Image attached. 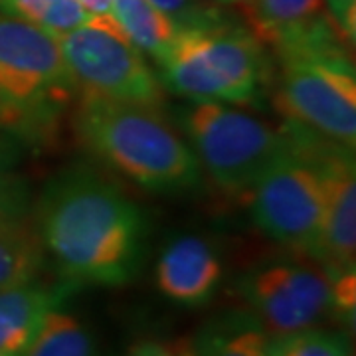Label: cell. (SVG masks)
<instances>
[{
	"mask_svg": "<svg viewBox=\"0 0 356 356\" xmlns=\"http://www.w3.org/2000/svg\"><path fill=\"white\" fill-rule=\"evenodd\" d=\"M214 2H218L220 6H238V8H245L248 6V2L250 0H214Z\"/></svg>",
	"mask_w": 356,
	"mask_h": 356,
	"instance_id": "26",
	"label": "cell"
},
{
	"mask_svg": "<svg viewBox=\"0 0 356 356\" xmlns=\"http://www.w3.org/2000/svg\"><path fill=\"white\" fill-rule=\"evenodd\" d=\"M74 283L48 287L30 281L0 291V356H20L46 313L62 303Z\"/></svg>",
	"mask_w": 356,
	"mask_h": 356,
	"instance_id": "11",
	"label": "cell"
},
{
	"mask_svg": "<svg viewBox=\"0 0 356 356\" xmlns=\"http://www.w3.org/2000/svg\"><path fill=\"white\" fill-rule=\"evenodd\" d=\"M74 91L60 40L26 20L0 14V97L30 121L65 105Z\"/></svg>",
	"mask_w": 356,
	"mask_h": 356,
	"instance_id": "8",
	"label": "cell"
},
{
	"mask_svg": "<svg viewBox=\"0 0 356 356\" xmlns=\"http://www.w3.org/2000/svg\"><path fill=\"white\" fill-rule=\"evenodd\" d=\"M20 356H99V353L86 325L58 305L42 318Z\"/></svg>",
	"mask_w": 356,
	"mask_h": 356,
	"instance_id": "16",
	"label": "cell"
},
{
	"mask_svg": "<svg viewBox=\"0 0 356 356\" xmlns=\"http://www.w3.org/2000/svg\"><path fill=\"white\" fill-rule=\"evenodd\" d=\"M172 353H175V356H194L191 343L180 344V346H177V348H172Z\"/></svg>",
	"mask_w": 356,
	"mask_h": 356,
	"instance_id": "27",
	"label": "cell"
},
{
	"mask_svg": "<svg viewBox=\"0 0 356 356\" xmlns=\"http://www.w3.org/2000/svg\"><path fill=\"white\" fill-rule=\"evenodd\" d=\"M280 72L275 105L287 123L356 147V70L348 44L321 13L273 46Z\"/></svg>",
	"mask_w": 356,
	"mask_h": 356,
	"instance_id": "2",
	"label": "cell"
},
{
	"mask_svg": "<svg viewBox=\"0 0 356 356\" xmlns=\"http://www.w3.org/2000/svg\"><path fill=\"white\" fill-rule=\"evenodd\" d=\"M36 229L67 283L123 285L139 271L147 220L115 182L89 166L50 178L36 204Z\"/></svg>",
	"mask_w": 356,
	"mask_h": 356,
	"instance_id": "1",
	"label": "cell"
},
{
	"mask_svg": "<svg viewBox=\"0 0 356 356\" xmlns=\"http://www.w3.org/2000/svg\"><path fill=\"white\" fill-rule=\"evenodd\" d=\"M0 10L38 26L56 38H62L91 18L77 0H0Z\"/></svg>",
	"mask_w": 356,
	"mask_h": 356,
	"instance_id": "17",
	"label": "cell"
},
{
	"mask_svg": "<svg viewBox=\"0 0 356 356\" xmlns=\"http://www.w3.org/2000/svg\"><path fill=\"white\" fill-rule=\"evenodd\" d=\"M159 13L180 30L208 28L229 20L214 0H149Z\"/></svg>",
	"mask_w": 356,
	"mask_h": 356,
	"instance_id": "19",
	"label": "cell"
},
{
	"mask_svg": "<svg viewBox=\"0 0 356 356\" xmlns=\"http://www.w3.org/2000/svg\"><path fill=\"white\" fill-rule=\"evenodd\" d=\"M111 10L117 24L143 54L163 64L178 30L170 20L154 8L149 0H111Z\"/></svg>",
	"mask_w": 356,
	"mask_h": 356,
	"instance_id": "14",
	"label": "cell"
},
{
	"mask_svg": "<svg viewBox=\"0 0 356 356\" xmlns=\"http://www.w3.org/2000/svg\"><path fill=\"white\" fill-rule=\"evenodd\" d=\"M58 40L81 97L163 107L161 79L113 16H91Z\"/></svg>",
	"mask_w": 356,
	"mask_h": 356,
	"instance_id": "6",
	"label": "cell"
},
{
	"mask_svg": "<svg viewBox=\"0 0 356 356\" xmlns=\"http://www.w3.org/2000/svg\"><path fill=\"white\" fill-rule=\"evenodd\" d=\"M266 48L250 26L236 20L180 30L161 64L163 86L192 102L254 107L269 81Z\"/></svg>",
	"mask_w": 356,
	"mask_h": 356,
	"instance_id": "4",
	"label": "cell"
},
{
	"mask_svg": "<svg viewBox=\"0 0 356 356\" xmlns=\"http://www.w3.org/2000/svg\"><path fill=\"white\" fill-rule=\"evenodd\" d=\"M26 123H28V117L0 97V129H20L24 127Z\"/></svg>",
	"mask_w": 356,
	"mask_h": 356,
	"instance_id": "22",
	"label": "cell"
},
{
	"mask_svg": "<svg viewBox=\"0 0 356 356\" xmlns=\"http://www.w3.org/2000/svg\"><path fill=\"white\" fill-rule=\"evenodd\" d=\"M323 13V0H250L248 26L266 46H275Z\"/></svg>",
	"mask_w": 356,
	"mask_h": 356,
	"instance_id": "15",
	"label": "cell"
},
{
	"mask_svg": "<svg viewBox=\"0 0 356 356\" xmlns=\"http://www.w3.org/2000/svg\"><path fill=\"white\" fill-rule=\"evenodd\" d=\"M127 356H175V353L172 348L161 343H140L135 348H131Z\"/></svg>",
	"mask_w": 356,
	"mask_h": 356,
	"instance_id": "24",
	"label": "cell"
},
{
	"mask_svg": "<svg viewBox=\"0 0 356 356\" xmlns=\"http://www.w3.org/2000/svg\"><path fill=\"white\" fill-rule=\"evenodd\" d=\"M89 16H113L111 0H77Z\"/></svg>",
	"mask_w": 356,
	"mask_h": 356,
	"instance_id": "25",
	"label": "cell"
},
{
	"mask_svg": "<svg viewBox=\"0 0 356 356\" xmlns=\"http://www.w3.org/2000/svg\"><path fill=\"white\" fill-rule=\"evenodd\" d=\"M350 343L344 332L303 329L267 339V356H348Z\"/></svg>",
	"mask_w": 356,
	"mask_h": 356,
	"instance_id": "18",
	"label": "cell"
},
{
	"mask_svg": "<svg viewBox=\"0 0 356 356\" xmlns=\"http://www.w3.org/2000/svg\"><path fill=\"white\" fill-rule=\"evenodd\" d=\"M238 291L267 337L311 329L329 313L331 280L323 267L301 261H271L254 267Z\"/></svg>",
	"mask_w": 356,
	"mask_h": 356,
	"instance_id": "9",
	"label": "cell"
},
{
	"mask_svg": "<svg viewBox=\"0 0 356 356\" xmlns=\"http://www.w3.org/2000/svg\"><path fill=\"white\" fill-rule=\"evenodd\" d=\"M32 210V192L24 178L13 170L0 172V224L28 218Z\"/></svg>",
	"mask_w": 356,
	"mask_h": 356,
	"instance_id": "20",
	"label": "cell"
},
{
	"mask_svg": "<svg viewBox=\"0 0 356 356\" xmlns=\"http://www.w3.org/2000/svg\"><path fill=\"white\" fill-rule=\"evenodd\" d=\"M287 137V135H285ZM289 147L248 192L257 228L293 252L315 255L323 228L325 188L315 163Z\"/></svg>",
	"mask_w": 356,
	"mask_h": 356,
	"instance_id": "7",
	"label": "cell"
},
{
	"mask_svg": "<svg viewBox=\"0 0 356 356\" xmlns=\"http://www.w3.org/2000/svg\"><path fill=\"white\" fill-rule=\"evenodd\" d=\"M154 280L159 291L178 305H206L222 280V261L206 240L182 236L161 254Z\"/></svg>",
	"mask_w": 356,
	"mask_h": 356,
	"instance_id": "10",
	"label": "cell"
},
{
	"mask_svg": "<svg viewBox=\"0 0 356 356\" xmlns=\"http://www.w3.org/2000/svg\"><path fill=\"white\" fill-rule=\"evenodd\" d=\"M267 332L252 313L210 321L191 343L194 356H267Z\"/></svg>",
	"mask_w": 356,
	"mask_h": 356,
	"instance_id": "12",
	"label": "cell"
},
{
	"mask_svg": "<svg viewBox=\"0 0 356 356\" xmlns=\"http://www.w3.org/2000/svg\"><path fill=\"white\" fill-rule=\"evenodd\" d=\"M44 257L36 224L28 218L0 224V291L36 281Z\"/></svg>",
	"mask_w": 356,
	"mask_h": 356,
	"instance_id": "13",
	"label": "cell"
},
{
	"mask_svg": "<svg viewBox=\"0 0 356 356\" xmlns=\"http://www.w3.org/2000/svg\"><path fill=\"white\" fill-rule=\"evenodd\" d=\"M184 129L200 166L220 188L248 194L269 166L287 151L283 129H273L228 103L194 102Z\"/></svg>",
	"mask_w": 356,
	"mask_h": 356,
	"instance_id": "5",
	"label": "cell"
},
{
	"mask_svg": "<svg viewBox=\"0 0 356 356\" xmlns=\"http://www.w3.org/2000/svg\"><path fill=\"white\" fill-rule=\"evenodd\" d=\"M76 129L91 153L140 188L178 192L200 182L196 154L159 109L81 97Z\"/></svg>",
	"mask_w": 356,
	"mask_h": 356,
	"instance_id": "3",
	"label": "cell"
},
{
	"mask_svg": "<svg viewBox=\"0 0 356 356\" xmlns=\"http://www.w3.org/2000/svg\"><path fill=\"white\" fill-rule=\"evenodd\" d=\"M323 13L331 20L339 36L355 48L356 40V0H323Z\"/></svg>",
	"mask_w": 356,
	"mask_h": 356,
	"instance_id": "21",
	"label": "cell"
},
{
	"mask_svg": "<svg viewBox=\"0 0 356 356\" xmlns=\"http://www.w3.org/2000/svg\"><path fill=\"white\" fill-rule=\"evenodd\" d=\"M18 161V145L8 137L0 135V172L13 170Z\"/></svg>",
	"mask_w": 356,
	"mask_h": 356,
	"instance_id": "23",
	"label": "cell"
}]
</instances>
